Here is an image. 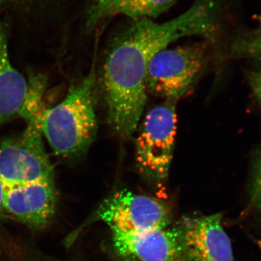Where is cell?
Listing matches in <instances>:
<instances>
[{"instance_id":"obj_1","label":"cell","mask_w":261,"mask_h":261,"mask_svg":"<svg viewBox=\"0 0 261 261\" xmlns=\"http://www.w3.org/2000/svg\"><path fill=\"white\" fill-rule=\"evenodd\" d=\"M177 39L172 23L147 18L132 20L113 37L103 66L102 89L108 122L123 140L135 133L143 114L149 63Z\"/></svg>"},{"instance_id":"obj_2","label":"cell","mask_w":261,"mask_h":261,"mask_svg":"<svg viewBox=\"0 0 261 261\" xmlns=\"http://www.w3.org/2000/svg\"><path fill=\"white\" fill-rule=\"evenodd\" d=\"M93 70L70 87L62 102L44 108L36 126L57 156L81 157L92 145L97 132Z\"/></svg>"},{"instance_id":"obj_3","label":"cell","mask_w":261,"mask_h":261,"mask_svg":"<svg viewBox=\"0 0 261 261\" xmlns=\"http://www.w3.org/2000/svg\"><path fill=\"white\" fill-rule=\"evenodd\" d=\"M175 101L167 100L147 113L136 139V164L146 181L163 191L172 162L176 133Z\"/></svg>"},{"instance_id":"obj_4","label":"cell","mask_w":261,"mask_h":261,"mask_svg":"<svg viewBox=\"0 0 261 261\" xmlns=\"http://www.w3.org/2000/svg\"><path fill=\"white\" fill-rule=\"evenodd\" d=\"M209 41L166 48L159 51L147 68V90L175 102L186 95L208 61Z\"/></svg>"},{"instance_id":"obj_5","label":"cell","mask_w":261,"mask_h":261,"mask_svg":"<svg viewBox=\"0 0 261 261\" xmlns=\"http://www.w3.org/2000/svg\"><path fill=\"white\" fill-rule=\"evenodd\" d=\"M39 127L28 123L18 135L0 144V179L3 185H20L54 179V168Z\"/></svg>"},{"instance_id":"obj_6","label":"cell","mask_w":261,"mask_h":261,"mask_svg":"<svg viewBox=\"0 0 261 261\" xmlns=\"http://www.w3.org/2000/svg\"><path fill=\"white\" fill-rule=\"evenodd\" d=\"M112 232H138L171 224L169 207L162 201L128 190H118L103 201L94 215Z\"/></svg>"},{"instance_id":"obj_7","label":"cell","mask_w":261,"mask_h":261,"mask_svg":"<svg viewBox=\"0 0 261 261\" xmlns=\"http://www.w3.org/2000/svg\"><path fill=\"white\" fill-rule=\"evenodd\" d=\"M221 214L185 218L175 226L185 261H233Z\"/></svg>"},{"instance_id":"obj_8","label":"cell","mask_w":261,"mask_h":261,"mask_svg":"<svg viewBox=\"0 0 261 261\" xmlns=\"http://www.w3.org/2000/svg\"><path fill=\"white\" fill-rule=\"evenodd\" d=\"M3 205L5 212L29 226H47L56 210L55 180L3 185Z\"/></svg>"},{"instance_id":"obj_9","label":"cell","mask_w":261,"mask_h":261,"mask_svg":"<svg viewBox=\"0 0 261 261\" xmlns=\"http://www.w3.org/2000/svg\"><path fill=\"white\" fill-rule=\"evenodd\" d=\"M169 226L138 232H112L113 245L116 252L127 259L185 261L177 230Z\"/></svg>"},{"instance_id":"obj_10","label":"cell","mask_w":261,"mask_h":261,"mask_svg":"<svg viewBox=\"0 0 261 261\" xmlns=\"http://www.w3.org/2000/svg\"><path fill=\"white\" fill-rule=\"evenodd\" d=\"M178 0H92L87 9L86 28L94 29L118 16L132 20L154 19L172 8Z\"/></svg>"},{"instance_id":"obj_11","label":"cell","mask_w":261,"mask_h":261,"mask_svg":"<svg viewBox=\"0 0 261 261\" xmlns=\"http://www.w3.org/2000/svg\"><path fill=\"white\" fill-rule=\"evenodd\" d=\"M29 84L12 65L6 32L0 19V124L20 116Z\"/></svg>"},{"instance_id":"obj_12","label":"cell","mask_w":261,"mask_h":261,"mask_svg":"<svg viewBox=\"0 0 261 261\" xmlns=\"http://www.w3.org/2000/svg\"><path fill=\"white\" fill-rule=\"evenodd\" d=\"M235 49L237 53H245L261 61V23L252 35L248 39L240 41Z\"/></svg>"},{"instance_id":"obj_13","label":"cell","mask_w":261,"mask_h":261,"mask_svg":"<svg viewBox=\"0 0 261 261\" xmlns=\"http://www.w3.org/2000/svg\"><path fill=\"white\" fill-rule=\"evenodd\" d=\"M252 200L257 208L261 210V154L256 161L252 185Z\"/></svg>"},{"instance_id":"obj_14","label":"cell","mask_w":261,"mask_h":261,"mask_svg":"<svg viewBox=\"0 0 261 261\" xmlns=\"http://www.w3.org/2000/svg\"><path fill=\"white\" fill-rule=\"evenodd\" d=\"M250 84L254 95L261 103V68L250 75Z\"/></svg>"},{"instance_id":"obj_15","label":"cell","mask_w":261,"mask_h":261,"mask_svg":"<svg viewBox=\"0 0 261 261\" xmlns=\"http://www.w3.org/2000/svg\"><path fill=\"white\" fill-rule=\"evenodd\" d=\"M5 211L3 205V183L0 179V225L4 218Z\"/></svg>"},{"instance_id":"obj_16","label":"cell","mask_w":261,"mask_h":261,"mask_svg":"<svg viewBox=\"0 0 261 261\" xmlns=\"http://www.w3.org/2000/svg\"><path fill=\"white\" fill-rule=\"evenodd\" d=\"M20 0H0V5L10 4V3H18Z\"/></svg>"}]
</instances>
